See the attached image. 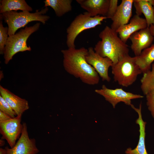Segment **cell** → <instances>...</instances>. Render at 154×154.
<instances>
[{
  "label": "cell",
  "mask_w": 154,
  "mask_h": 154,
  "mask_svg": "<svg viewBox=\"0 0 154 154\" xmlns=\"http://www.w3.org/2000/svg\"><path fill=\"white\" fill-rule=\"evenodd\" d=\"M151 68V70L143 73L140 80L141 89L145 95L154 89V63L152 64Z\"/></svg>",
  "instance_id": "cell-21"
},
{
  "label": "cell",
  "mask_w": 154,
  "mask_h": 154,
  "mask_svg": "<svg viewBox=\"0 0 154 154\" xmlns=\"http://www.w3.org/2000/svg\"><path fill=\"white\" fill-rule=\"evenodd\" d=\"M145 96L148 109L154 119V89L149 92Z\"/></svg>",
  "instance_id": "cell-24"
},
{
  "label": "cell",
  "mask_w": 154,
  "mask_h": 154,
  "mask_svg": "<svg viewBox=\"0 0 154 154\" xmlns=\"http://www.w3.org/2000/svg\"><path fill=\"white\" fill-rule=\"evenodd\" d=\"M134 0H122L117 10L111 19L112 22L110 27L115 31L121 26L127 24L132 15Z\"/></svg>",
  "instance_id": "cell-12"
},
{
  "label": "cell",
  "mask_w": 154,
  "mask_h": 154,
  "mask_svg": "<svg viewBox=\"0 0 154 154\" xmlns=\"http://www.w3.org/2000/svg\"><path fill=\"white\" fill-rule=\"evenodd\" d=\"M129 38L131 42V49L135 56H138L143 50L151 45L154 37L151 34L149 27H147L133 33Z\"/></svg>",
  "instance_id": "cell-11"
},
{
  "label": "cell",
  "mask_w": 154,
  "mask_h": 154,
  "mask_svg": "<svg viewBox=\"0 0 154 154\" xmlns=\"http://www.w3.org/2000/svg\"><path fill=\"white\" fill-rule=\"evenodd\" d=\"M8 27H4L2 21L0 22V54H3L5 47L9 37Z\"/></svg>",
  "instance_id": "cell-22"
},
{
  "label": "cell",
  "mask_w": 154,
  "mask_h": 154,
  "mask_svg": "<svg viewBox=\"0 0 154 154\" xmlns=\"http://www.w3.org/2000/svg\"><path fill=\"white\" fill-rule=\"evenodd\" d=\"M0 111L13 118L17 116L15 112L9 104L0 95Z\"/></svg>",
  "instance_id": "cell-23"
},
{
  "label": "cell",
  "mask_w": 154,
  "mask_h": 154,
  "mask_svg": "<svg viewBox=\"0 0 154 154\" xmlns=\"http://www.w3.org/2000/svg\"><path fill=\"white\" fill-rule=\"evenodd\" d=\"M86 56V62L95 69L103 81L110 82L111 78L108 71L113 64L112 60L108 57L100 56L95 52L92 47H89Z\"/></svg>",
  "instance_id": "cell-10"
},
{
  "label": "cell",
  "mask_w": 154,
  "mask_h": 154,
  "mask_svg": "<svg viewBox=\"0 0 154 154\" xmlns=\"http://www.w3.org/2000/svg\"><path fill=\"white\" fill-rule=\"evenodd\" d=\"M40 25V23H37L32 26H26L17 33L9 36L3 54L6 64H8L17 53L31 50L30 46L27 45V40L32 34L39 29Z\"/></svg>",
  "instance_id": "cell-5"
},
{
  "label": "cell",
  "mask_w": 154,
  "mask_h": 154,
  "mask_svg": "<svg viewBox=\"0 0 154 154\" xmlns=\"http://www.w3.org/2000/svg\"><path fill=\"white\" fill-rule=\"evenodd\" d=\"M112 72L114 81L119 84L125 87L132 84L138 76L142 73L136 63L135 56L128 55L119 60L111 66Z\"/></svg>",
  "instance_id": "cell-4"
},
{
  "label": "cell",
  "mask_w": 154,
  "mask_h": 154,
  "mask_svg": "<svg viewBox=\"0 0 154 154\" xmlns=\"http://www.w3.org/2000/svg\"><path fill=\"white\" fill-rule=\"evenodd\" d=\"M99 36L101 40L97 42L94 49L101 56L109 58L114 64L129 55L128 46L110 27L106 26Z\"/></svg>",
  "instance_id": "cell-2"
},
{
  "label": "cell",
  "mask_w": 154,
  "mask_h": 154,
  "mask_svg": "<svg viewBox=\"0 0 154 154\" xmlns=\"http://www.w3.org/2000/svg\"><path fill=\"white\" fill-rule=\"evenodd\" d=\"M107 19L106 17L100 15L92 17L86 12L77 15L66 29V43L68 48H75V39L81 33L101 25Z\"/></svg>",
  "instance_id": "cell-6"
},
{
  "label": "cell",
  "mask_w": 154,
  "mask_h": 154,
  "mask_svg": "<svg viewBox=\"0 0 154 154\" xmlns=\"http://www.w3.org/2000/svg\"><path fill=\"white\" fill-rule=\"evenodd\" d=\"M76 1L90 16L106 17L110 0H76Z\"/></svg>",
  "instance_id": "cell-14"
},
{
  "label": "cell",
  "mask_w": 154,
  "mask_h": 154,
  "mask_svg": "<svg viewBox=\"0 0 154 154\" xmlns=\"http://www.w3.org/2000/svg\"><path fill=\"white\" fill-rule=\"evenodd\" d=\"M131 106L137 113L138 115V117L136 119L135 122L139 126V139L136 147L133 149L130 147L127 148L125 151V154H148L145 143L146 135L145 129L146 122L143 120L142 117L141 102L140 104L139 108H135L132 104Z\"/></svg>",
  "instance_id": "cell-13"
},
{
  "label": "cell",
  "mask_w": 154,
  "mask_h": 154,
  "mask_svg": "<svg viewBox=\"0 0 154 154\" xmlns=\"http://www.w3.org/2000/svg\"><path fill=\"white\" fill-rule=\"evenodd\" d=\"M147 27L145 19L136 14L131 19L129 23L122 26L116 32L120 38L126 43L132 34Z\"/></svg>",
  "instance_id": "cell-16"
},
{
  "label": "cell",
  "mask_w": 154,
  "mask_h": 154,
  "mask_svg": "<svg viewBox=\"0 0 154 154\" xmlns=\"http://www.w3.org/2000/svg\"><path fill=\"white\" fill-rule=\"evenodd\" d=\"M22 116H17L4 121H0V132L1 139H5L13 147L21 133L23 125L21 123Z\"/></svg>",
  "instance_id": "cell-9"
},
{
  "label": "cell",
  "mask_w": 154,
  "mask_h": 154,
  "mask_svg": "<svg viewBox=\"0 0 154 154\" xmlns=\"http://www.w3.org/2000/svg\"><path fill=\"white\" fill-rule=\"evenodd\" d=\"M21 136L15 145L12 148L5 147L7 154H37L39 152L36 140L29 138L26 123L23 122Z\"/></svg>",
  "instance_id": "cell-8"
},
{
  "label": "cell",
  "mask_w": 154,
  "mask_h": 154,
  "mask_svg": "<svg viewBox=\"0 0 154 154\" xmlns=\"http://www.w3.org/2000/svg\"><path fill=\"white\" fill-rule=\"evenodd\" d=\"M153 6H154V0H147Z\"/></svg>",
  "instance_id": "cell-29"
},
{
  "label": "cell",
  "mask_w": 154,
  "mask_h": 154,
  "mask_svg": "<svg viewBox=\"0 0 154 154\" xmlns=\"http://www.w3.org/2000/svg\"><path fill=\"white\" fill-rule=\"evenodd\" d=\"M0 95L9 104L15 112L17 116H22L29 108L28 101L0 86Z\"/></svg>",
  "instance_id": "cell-15"
},
{
  "label": "cell",
  "mask_w": 154,
  "mask_h": 154,
  "mask_svg": "<svg viewBox=\"0 0 154 154\" xmlns=\"http://www.w3.org/2000/svg\"><path fill=\"white\" fill-rule=\"evenodd\" d=\"M7 114L0 111V121H4L11 118Z\"/></svg>",
  "instance_id": "cell-26"
},
{
  "label": "cell",
  "mask_w": 154,
  "mask_h": 154,
  "mask_svg": "<svg viewBox=\"0 0 154 154\" xmlns=\"http://www.w3.org/2000/svg\"><path fill=\"white\" fill-rule=\"evenodd\" d=\"M0 154H7V151L5 148H0Z\"/></svg>",
  "instance_id": "cell-27"
},
{
  "label": "cell",
  "mask_w": 154,
  "mask_h": 154,
  "mask_svg": "<svg viewBox=\"0 0 154 154\" xmlns=\"http://www.w3.org/2000/svg\"><path fill=\"white\" fill-rule=\"evenodd\" d=\"M149 28L151 34L154 36V25H151ZM135 56L136 63L142 73L151 70L154 61V44L143 50L139 55Z\"/></svg>",
  "instance_id": "cell-17"
},
{
  "label": "cell",
  "mask_w": 154,
  "mask_h": 154,
  "mask_svg": "<svg viewBox=\"0 0 154 154\" xmlns=\"http://www.w3.org/2000/svg\"><path fill=\"white\" fill-rule=\"evenodd\" d=\"M48 10V7H45L40 11L37 10L33 13L27 11H11L1 14L0 18L7 24L8 34L10 36L15 34L19 29L24 27L30 22L38 21L45 24L50 18L49 16L44 15Z\"/></svg>",
  "instance_id": "cell-3"
},
{
  "label": "cell",
  "mask_w": 154,
  "mask_h": 154,
  "mask_svg": "<svg viewBox=\"0 0 154 154\" xmlns=\"http://www.w3.org/2000/svg\"><path fill=\"white\" fill-rule=\"evenodd\" d=\"M32 11V8L29 6L25 0H2L0 1V13L11 11Z\"/></svg>",
  "instance_id": "cell-19"
},
{
  "label": "cell",
  "mask_w": 154,
  "mask_h": 154,
  "mask_svg": "<svg viewBox=\"0 0 154 154\" xmlns=\"http://www.w3.org/2000/svg\"><path fill=\"white\" fill-rule=\"evenodd\" d=\"M5 142L3 139H0V146L2 147L5 144Z\"/></svg>",
  "instance_id": "cell-28"
},
{
  "label": "cell",
  "mask_w": 154,
  "mask_h": 154,
  "mask_svg": "<svg viewBox=\"0 0 154 154\" xmlns=\"http://www.w3.org/2000/svg\"><path fill=\"white\" fill-rule=\"evenodd\" d=\"M117 0H110L108 10L106 17L111 19L115 14L118 7Z\"/></svg>",
  "instance_id": "cell-25"
},
{
  "label": "cell",
  "mask_w": 154,
  "mask_h": 154,
  "mask_svg": "<svg viewBox=\"0 0 154 154\" xmlns=\"http://www.w3.org/2000/svg\"><path fill=\"white\" fill-rule=\"evenodd\" d=\"M136 14L140 16L142 13L145 17L147 26L154 25V7L147 0H134Z\"/></svg>",
  "instance_id": "cell-18"
},
{
  "label": "cell",
  "mask_w": 154,
  "mask_h": 154,
  "mask_svg": "<svg viewBox=\"0 0 154 154\" xmlns=\"http://www.w3.org/2000/svg\"><path fill=\"white\" fill-rule=\"evenodd\" d=\"M88 50L84 47L80 48H68L62 50L63 64L66 71L83 83L89 85L98 84L100 76L95 69L86 62Z\"/></svg>",
  "instance_id": "cell-1"
},
{
  "label": "cell",
  "mask_w": 154,
  "mask_h": 154,
  "mask_svg": "<svg viewBox=\"0 0 154 154\" xmlns=\"http://www.w3.org/2000/svg\"><path fill=\"white\" fill-rule=\"evenodd\" d=\"M72 0H45L44 1V7H51L56 15L61 17L72 10Z\"/></svg>",
  "instance_id": "cell-20"
},
{
  "label": "cell",
  "mask_w": 154,
  "mask_h": 154,
  "mask_svg": "<svg viewBox=\"0 0 154 154\" xmlns=\"http://www.w3.org/2000/svg\"><path fill=\"white\" fill-rule=\"evenodd\" d=\"M95 92L103 96L115 108L117 104L123 102L126 105L130 106L132 104V100L141 98L144 96L140 94H135L125 91L121 88L111 89L103 85L101 88L96 89Z\"/></svg>",
  "instance_id": "cell-7"
}]
</instances>
